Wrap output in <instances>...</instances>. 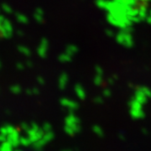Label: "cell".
I'll return each mask as SVG.
<instances>
[{
    "label": "cell",
    "instance_id": "1",
    "mask_svg": "<svg viewBox=\"0 0 151 151\" xmlns=\"http://www.w3.org/2000/svg\"><path fill=\"white\" fill-rule=\"evenodd\" d=\"M17 19H18V21L22 22L24 24H25V23L28 22L27 17H25L24 15H23V14H18L17 15Z\"/></svg>",
    "mask_w": 151,
    "mask_h": 151
},
{
    "label": "cell",
    "instance_id": "2",
    "mask_svg": "<svg viewBox=\"0 0 151 151\" xmlns=\"http://www.w3.org/2000/svg\"><path fill=\"white\" fill-rule=\"evenodd\" d=\"M19 51H20L21 53H23V54L29 55V50L27 48L24 47V46H20V47H19Z\"/></svg>",
    "mask_w": 151,
    "mask_h": 151
},
{
    "label": "cell",
    "instance_id": "3",
    "mask_svg": "<svg viewBox=\"0 0 151 151\" xmlns=\"http://www.w3.org/2000/svg\"><path fill=\"white\" fill-rule=\"evenodd\" d=\"M3 7H4V11H5V12H7V13H11V12H12V9H10V7H9V5H4L3 6Z\"/></svg>",
    "mask_w": 151,
    "mask_h": 151
}]
</instances>
